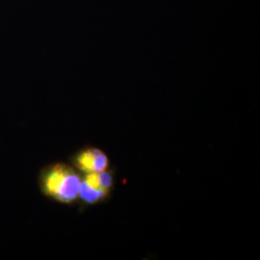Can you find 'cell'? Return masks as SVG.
I'll return each mask as SVG.
<instances>
[{"label":"cell","mask_w":260,"mask_h":260,"mask_svg":"<svg viewBox=\"0 0 260 260\" xmlns=\"http://www.w3.org/2000/svg\"><path fill=\"white\" fill-rule=\"evenodd\" d=\"M109 194V191L95 189L91 186L86 184L84 181H81V185L79 189V198L85 204L93 205L103 201Z\"/></svg>","instance_id":"3957f363"},{"label":"cell","mask_w":260,"mask_h":260,"mask_svg":"<svg viewBox=\"0 0 260 260\" xmlns=\"http://www.w3.org/2000/svg\"><path fill=\"white\" fill-rule=\"evenodd\" d=\"M75 164L79 171L85 174L101 173L107 170L109 160L103 150L90 148L81 150L75 155Z\"/></svg>","instance_id":"7a4b0ae2"},{"label":"cell","mask_w":260,"mask_h":260,"mask_svg":"<svg viewBox=\"0 0 260 260\" xmlns=\"http://www.w3.org/2000/svg\"><path fill=\"white\" fill-rule=\"evenodd\" d=\"M81 181L75 170L63 163L46 168L40 177L43 193L62 204H73L79 198Z\"/></svg>","instance_id":"6da1fadb"}]
</instances>
